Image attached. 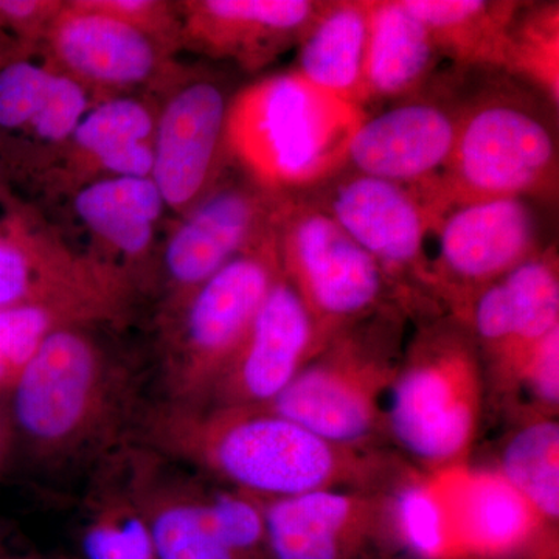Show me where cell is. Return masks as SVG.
<instances>
[{
	"label": "cell",
	"mask_w": 559,
	"mask_h": 559,
	"mask_svg": "<svg viewBox=\"0 0 559 559\" xmlns=\"http://www.w3.org/2000/svg\"><path fill=\"white\" fill-rule=\"evenodd\" d=\"M142 447L189 463L260 499L322 489H388L403 471L378 450L340 447L260 407L154 404L140 414Z\"/></svg>",
	"instance_id": "cell-1"
},
{
	"label": "cell",
	"mask_w": 559,
	"mask_h": 559,
	"mask_svg": "<svg viewBox=\"0 0 559 559\" xmlns=\"http://www.w3.org/2000/svg\"><path fill=\"white\" fill-rule=\"evenodd\" d=\"M84 326L51 333L11 389V423L50 473L100 465L140 417L138 381Z\"/></svg>",
	"instance_id": "cell-2"
},
{
	"label": "cell",
	"mask_w": 559,
	"mask_h": 559,
	"mask_svg": "<svg viewBox=\"0 0 559 559\" xmlns=\"http://www.w3.org/2000/svg\"><path fill=\"white\" fill-rule=\"evenodd\" d=\"M366 116L294 69L275 73L231 97L227 157L274 197L311 193L347 168L349 142Z\"/></svg>",
	"instance_id": "cell-3"
},
{
	"label": "cell",
	"mask_w": 559,
	"mask_h": 559,
	"mask_svg": "<svg viewBox=\"0 0 559 559\" xmlns=\"http://www.w3.org/2000/svg\"><path fill=\"white\" fill-rule=\"evenodd\" d=\"M484 360L455 316L425 323L404 347L385 400V437L423 473L465 465L484 407Z\"/></svg>",
	"instance_id": "cell-4"
},
{
	"label": "cell",
	"mask_w": 559,
	"mask_h": 559,
	"mask_svg": "<svg viewBox=\"0 0 559 559\" xmlns=\"http://www.w3.org/2000/svg\"><path fill=\"white\" fill-rule=\"evenodd\" d=\"M538 95L484 92L457 106L454 148L419 189L436 209L487 200H546L558 191V143Z\"/></svg>",
	"instance_id": "cell-5"
},
{
	"label": "cell",
	"mask_w": 559,
	"mask_h": 559,
	"mask_svg": "<svg viewBox=\"0 0 559 559\" xmlns=\"http://www.w3.org/2000/svg\"><path fill=\"white\" fill-rule=\"evenodd\" d=\"M404 316L390 304L336 334L260 409L340 447L377 450L385 437V400L403 358Z\"/></svg>",
	"instance_id": "cell-6"
},
{
	"label": "cell",
	"mask_w": 559,
	"mask_h": 559,
	"mask_svg": "<svg viewBox=\"0 0 559 559\" xmlns=\"http://www.w3.org/2000/svg\"><path fill=\"white\" fill-rule=\"evenodd\" d=\"M274 237L283 278L325 345L381 308L399 305L377 261L307 194L280 200Z\"/></svg>",
	"instance_id": "cell-7"
},
{
	"label": "cell",
	"mask_w": 559,
	"mask_h": 559,
	"mask_svg": "<svg viewBox=\"0 0 559 559\" xmlns=\"http://www.w3.org/2000/svg\"><path fill=\"white\" fill-rule=\"evenodd\" d=\"M282 275L274 231L201 286L175 318L164 360L167 400L201 406Z\"/></svg>",
	"instance_id": "cell-8"
},
{
	"label": "cell",
	"mask_w": 559,
	"mask_h": 559,
	"mask_svg": "<svg viewBox=\"0 0 559 559\" xmlns=\"http://www.w3.org/2000/svg\"><path fill=\"white\" fill-rule=\"evenodd\" d=\"M307 197L377 261L404 311L436 301L428 250L433 210L417 190L345 168Z\"/></svg>",
	"instance_id": "cell-9"
},
{
	"label": "cell",
	"mask_w": 559,
	"mask_h": 559,
	"mask_svg": "<svg viewBox=\"0 0 559 559\" xmlns=\"http://www.w3.org/2000/svg\"><path fill=\"white\" fill-rule=\"evenodd\" d=\"M430 235L437 240L430 255L433 297L459 319L481 289L544 249L535 212L514 198L441 209Z\"/></svg>",
	"instance_id": "cell-10"
},
{
	"label": "cell",
	"mask_w": 559,
	"mask_h": 559,
	"mask_svg": "<svg viewBox=\"0 0 559 559\" xmlns=\"http://www.w3.org/2000/svg\"><path fill=\"white\" fill-rule=\"evenodd\" d=\"M280 200L248 178L219 180L187 213L164 250L165 322L216 272L272 235Z\"/></svg>",
	"instance_id": "cell-11"
},
{
	"label": "cell",
	"mask_w": 559,
	"mask_h": 559,
	"mask_svg": "<svg viewBox=\"0 0 559 559\" xmlns=\"http://www.w3.org/2000/svg\"><path fill=\"white\" fill-rule=\"evenodd\" d=\"M231 97L210 76L182 81L157 114L154 134L156 183L165 207L186 216L215 189L227 159L226 128Z\"/></svg>",
	"instance_id": "cell-12"
},
{
	"label": "cell",
	"mask_w": 559,
	"mask_h": 559,
	"mask_svg": "<svg viewBox=\"0 0 559 559\" xmlns=\"http://www.w3.org/2000/svg\"><path fill=\"white\" fill-rule=\"evenodd\" d=\"M263 500L271 559H371L388 544V489H322Z\"/></svg>",
	"instance_id": "cell-13"
},
{
	"label": "cell",
	"mask_w": 559,
	"mask_h": 559,
	"mask_svg": "<svg viewBox=\"0 0 559 559\" xmlns=\"http://www.w3.org/2000/svg\"><path fill=\"white\" fill-rule=\"evenodd\" d=\"M555 246L481 289L463 322L500 388L514 381L536 347L559 330V270Z\"/></svg>",
	"instance_id": "cell-14"
},
{
	"label": "cell",
	"mask_w": 559,
	"mask_h": 559,
	"mask_svg": "<svg viewBox=\"0 0 559 559\" xmlns=\"http://www.w3.org/2000/svg\"><path fill=\"white\" fill-rule=\"evenodd\" d=\"M432 476L460 559H557L555 528L498 468L463 465Z\"/></svg>",
	"instance_id": "cell-15"
},
{
	"label": "cell",
	"mask_w": 559,
	"mask_h": 559,
	"mask_svg": "<svg viewBox=\"0 0 559 559\" xmlns=\"http://www.w3.org/2000/svg\"><path fill=\"white\" fill-rule=\"evenodd\" d=\"M323 347L310 312L280 275L248 336L201 406H267Z\"/></svg>",
	"instance_id": "cell-16"
},
{
	"label": "cell",
	"mask_w": 559,
	"mask_h": 559,
	"mask_svg": "<svg viewBox=\"0 0 559 559\" xmlns=\"http://www.w3.org/2000/svg\"><path fill=\"white\" fill-rule=\"evenodd\" d=\"M46 36L57 69L90 91L135 90L168 75L170 49L84 0L64 3Z\"/></svg>",
	"instance_id": "cell-17"
},
{
	"label": "cell",
	"mask_w": 559,
	"mask_h": 559,
	"mask_svg": "<svg viewBox=\"0 0 559 559\" xmlns=\"http://www.w3.org/2000/svg\"><path fill=\"white\" fill-rule=\"evenodd\" d=\"M323 0H191L178 3L180 44L257 72L293 47Z\"/></svg>",
	"instance_id": "cell-18"
},
{
	"label": "cell",
	"mask_w": 559,
	"mask_h": 559,
	"mask_svg": "<svg viewBox=\"0 0 559 559\" xmlns=\"http://www.w3.org/2000/svg\"><path fill=\"white\" fill-rule=\"evenodd\" d=\"M457 106L412 97L362 120L348 145L347 168L409 189H425L450 159Z\"/></svg>",
	"instance_id": "cell-19"
},
{
	"label": "cell",
	"mask_w": 559,
	"mask_h": 559,
	"mask_svg": "<svg viewBox=\"0 0 559 559\" xmlns=\"http://www.w3.org/2000/svg\"><path fill=\"white\" fill-rule=\"evenodd\" d=\"M121 455L157 559H248L213 535L198 509L193 481L165 469L162 455L142 444L124 447Z\"/></svg>",
	"instance_id": "cell-20"
},
{
	"label": "cell",
	"mask_w": 559,
	"mask_h": 559,
	"mask_svg": "<svg viewBox=\"0 0 559 559\" xmlns=\"http://www.w3.org/2000/svg\"><path fill=\"white\" fill-rule=\"evenodd\" d=\"M371 0H323L301 36L297 73L331 97L366 110Z\"/></svg>",
	"instance_id": "cell-21"
},
{
	"label": "cell",
	"mask_w": 559,
	"mask_h": 559,
	"mask_svg": "<svg viewBox=\"0 0 559 559\" xmlns=\"http://www.w3.org/2000/svg\"><path fill=\"white\" fill-rule=\"evenodd\" d=\"M441 60L428 28L404 0H371L369 102L417 97Z\"/></svg>",
	"instance_id": "cell-22"
},
{
	"label": "cell",
	"mask_w": 559,
	"mask_h": 559,
	"mask_svg": "<svg viewBox=\"0 0 559 559\" xmlns=\"http://www.w3.org/2000/svg\"><path fill=\"white\" fill-rule=\"evenodd\" d=\"M428 28L440 58L459 69L502 72L511 25L522 2L514 0H404Z\"/></svg>",
	"instance_id": "cell-23"
},
{
	"label": "cell",
	"mask_w": 559,
	"mask_h": 559,
	"mask_svg": "<svg viewBox=\"0 0 559 559\" xmlns=\"http://www.w3.org/2000/svg\"><path fill=\"white\" fill-rule=\"evenodd\" d=\"M121 450L97 466L84 503L80 559H157L148 522L132 491Z\"/></svg>",
	"instance_id": "cell-24"
},
{
	"label": "cell",
	"mask_w": 559,
	"mask_h": 559,
	"mask_svg": "<svg viewBox=\"0 0 559 559\" xmlns=\"http://www.w3.org/2000/svg\"><path fill=\"white\" fill-rule=\"evenodd\" d=\"M81 223L114 252L139 261L148 255L165 210L151 178H105L87 183L73 201Z\"/></svg>",
	"instance_id": "cell-25"
},
{
	"label": "cell",
	"mask_w": 559,
	"mask_h": 559,
	"mask_svg": "<svg viewBox=\"0 0 559 559\" xmlns=\"http://www.w3.org/2000/svg\"><path fill=\"white\" fill-rule=\"evenodd\" d=\"M503 477L524 496L540 520H559V425L557 417L533 414L510 433L499 465Z\"/></svg>",
	"instance_id": "cell-26"
},
{
	"label": "cell",
	"mask_w": 559,
	"mask_h": 559,
	"mask_svg": "<svg viewBox=\"0 0 559 559\" xmlns=\"http://www.w3.org/2000/svg\"><path fill=\"white\" fill-rule=\"evenodd\" d=\"M396 546L415 559H460L447 506L432 474L403 469L388 488Z\"/></svg>",
	"instance_id": "cell-27"
},
{
	"label": "cell",
	"mask_w": 559,
	"mask_h": 559,
	"mask_svg": "<svg viewBox=\"0 0 559 559\" xmlns=\"http://www.w3.org/2000/svg\"><path fill=\"white\" fill-rule=\"evenodd\" d=\"M503 73L547 103L559 105L558 2H522L511 25Z\"/></svg>",
	"instance_id": "cell-28"
},
{
	"label": "cell",
	"mask_w": 559,
	"mask_h": 559,
	"mask_svg": "<svg viewBox=\"0 0 559 559\" xmlns=\"http://www.w3.org/2000/svg\"><path fill=\"white\" fill-rule=\"evenodd\" d=\"M98 320L64 305L31 304L0 308V389H13L22 370L57 330Z\"/></svg>",
	"instance_id": "cell-29"
},
{
	"label": "cell",
	"mask_w": 559,
	"mask_h": 559,
	"mask_svg": "<svg viewBox=\"0 0 559 559\" xmlns=\"http://www.w3.org/2000/svg\"><path fill=\"white\" fill-rule=\"evenodd\" d=\"M193 492L202 520L224 546L248 559H271L263 500L235 488H207L197 481Z\"/></svg>",
	"instance_id": "cell-30"
},
{
	"label": "cell",
	"mask_w": 559,
	"mask_h": 559,
	"mask_svg": "<svg viewBox=\"0 0 559 559\" xmlns=\"http://www.w3.org/2000/svg\"><path fill=\"white\" fill-rule=\"evenodd\" d=\"M157 114L135 97L106 98L92 105L70 142L91 164L134 143L154 142Z\"/></svg>",
	"instance_id": "cell-31"
},
{
	"label": "cell",
	"mask_w": 559,
	"mask_h": 559,
	"mask_svg": "<svg viewBox=\"0 0 559 559\" xmlns=\"http://www.w3.org/2000/svg\"><path fill=\"white\" fill-rule=\"evenodd\" d=\"M55 72L53 66L25 60L11 62L0 70V128L31 127L46 102Z\"/></svg>",
	"instance_id": "cell-32"
},
{
	"label": "cell",
	"mask_w": 559,
	"mask_h": 559,
	"mask_svg": "<svg viewBox=\"0 0 559 559\" xmlns=\"http://www.w3.org/2000/svg\"><path fill=\"white\" fill-rule=\"evenodd\" d=\"M91 108V91L57 69L46 102L28 128L40 142H70Z\"/></svg>",
	"instance_id": "cell-33"
},
{
	"label": "cell",
	"mask_w": 559,
	"mask_h": 559,
	"mask_svg": "<svg viewBox=\"0 0 559 559\" xmlns=\"http://www.w3.org/2000/svg\"><path fill=\"white\" fill-rule=\"evenodd\" d=\"M91 9L127 22L139 31L148 33L167 49L180 44L178 3L157 0H84Z\"/></svg>",
	"instance_id": "cell-34"
},
{
	"label": "cell",
	"mask_w": 559,
	"mask_h": 559,
	"mask_svg": "<svg viewBox=\"0 0 559 559\" xmlns=\"http://www.w3.org/2000/svg\"><path fill=\"white\" fill-rule=\"evenodd\" d=\"M513 389H524L535 414H557L559 403V330L549 334L522 367Z\"/></svg>",
	"instance_id": "cell-35"
},
{
	"label": "cell",
	"mask_w": 559,
	"mask_h": 559,
	"mask_svg": "<svg viewBox=\"0 0 559 559\" xmlns=\"http://www.w3.org/2000/svg\"><path fill=\"white\" fill-rule=\"evenodd\" d=\"M64 2H39V0H0V17L28 31L49 32L55 17Z\"/></svg>",
	"instance_id": "cell-36"
},
{
	"label": "cell",
	"mask_w": 559,
	"mask_h": 559,
	"mask_svg": "<svg viewBox=\"0 0 559 559\" xmlns=\"http://www.w3.org/2000/svg\"><path fill=\"white\" fill-rule=\"evenodd\" d=\"M10 425V419L7 417H2V415H0V463H2L3 457H5L7 451H9L11 437Z\"/></svg>",
	"instance_id": "cell-37"
},
{
	"label": "cell",
	"mask_w": 559,
	"mask_h": 559,
	"mask_svg": "<svg viewBox=\"0 0 559 559\" xmlns=\"http://www.w3.org/2000/svg\"><path fill=\"white\" fill-rule=\"evenodd\" d=\"M0 559H43V558H35V557H9V558H0Z\"/></svg>",
	"instance_id": "cell-38"
}]
</instances>
